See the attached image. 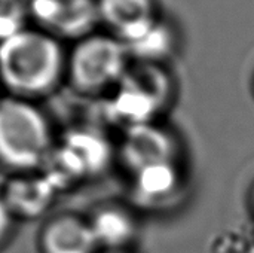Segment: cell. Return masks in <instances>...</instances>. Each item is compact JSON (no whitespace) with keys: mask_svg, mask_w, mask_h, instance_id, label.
<instances>
[{"mask_svg":"<svg viewBox=\"0 0 254 253\" xmlns=\"http://www.w3.org/2000/svg\"><path fill=\"white\" fill-rule=\"evenodd\" d=\"M67 52L63 40L25 27L0 42V85L7 95L33 101L49 95L65 81Z\"/></svg>","mask_w":254,"mask_h":253,"instance_id":"1","label":"cell"},{"mask_svg":"<svg viewBox=\"0 0 254 253\" xmlns=\"http://www.w3.org/2000/svg\"><path fill=\"white\" fill-rule=\"evenodd\" d=\"M176 97V79L165 64L132 61L119 85L106 95L104 116L122 133L164 121Z\"/></svg>","mask_w":254,"mask_h":253,"instance_id":"2","label":"cell"},{"mask_svg":"<svg viewBox=\"0 0 254 253\" xmlns=\"http://www.w3.org/2000/svg\"><path fill=\"white\" fill-rule=\"evenodd\" d=\"M45 112L33 100L0 98V164L15 173L40 170L55 148Z\"/></svg>","mask_w":254,"mask_h":253,"instance_id":"3","label":"cell"},{"mask_svg":"<svg viewBox=\"0 0 254 253\" xmlns=\"http://www.w3.org/2000/svg\"><path fill=\"white\" fill-rule=\"evenodd\" d=\"M118 163V145L97 127L77 125L55 145L40 169L58 192L104 174Z\"/></svg>","mask_w":254,"mask_h":253,"instance_id":"4","label":"cell"},{"mask_svg":"<svg viewBox=\"0 0 254 253\" xmlns=\"http://www.w3.org/2000/svg\"><path fill=\"white\" fill-rule=\"evenodd\" d=\"M131 63L122 40L107 31H95L68 49L65 81L77 94L107 95L124 79Z\"/></svg>","mask_w":254,"mask_h":253,"instance_id":"5","label":"cell"},{"mask_svg":"<svg viewBox=\"0 0 254 253\" xmlns=\"http://www.w3.org/2000/svg\"><path fill=\"white\" fill-rule=\"evenodd\" d=\"M116 145L118 163L128 176L150 166L186 161L185 142L180 133L165 119L122 131Z\"/></svg>","mask_w":254,"mask_h":253,"instance_id":"6","label":"cell"},{"mask_svg":"<svg viewBox=\"0 0 254 253\" xmlns=\"http://www.w3.org/2000/svg\"><path fill=\"white\" fill-rule=\"evenodd\" d=\"M128 179V203L137 212H170L185 200L189 189L188 161L150 166L129 174Z\"/></svg>","mask_w":254,"mask_h":253,"instance_id":"7","label":"cell"},{"mask_svg":"<svg viewBox=\"0 0 254 253\" xmlns=\"http://www.w3.org/2000/svg\"><path fill=\"white\" fill-rule=\"evenodd\" d=\"M28 19L63 42H77L98 31L97 0H27Z\"/></svg>","mask_w":254,"mask_h":253,"instance_id":"8","label":"cell"},{"mask_svg":"<svg viewBox=\"0 0 254 253\" xmlns=\"http://www.w3.org/2000/svg\"><path fill=\"white\" fill-rule=\"evenodd\" d=\"M138 215L140 212L129 203L110 201L98 206L88 216V221L100 251H134L141 230Z\"/></svg>","mask_w":254,"mask_h":253,"instance_id":"9","label":"cell"},{"mask_svg":"<svg viewBox=\"0 0 254 253\" xmlns=\"http://www.w3.org/2000/svg\"><path fill=\"white\" fill-rule=\"evenodd\" d=\"M58 191L40 171L15 173L3 188L1 197L19 219H37L57 201Z\"/></svg>","mask_w":254,"mask_h":253,"instance_id":"10","label":"cell"},{"mask_svg":"<svg viewBox=\"0 0 254 253\" xmlns=\"http://www.w3.org/2000/svg\"><path fill=\"white\" fill-rule=\"evenodd\" d=\"M100 24L124 43L159 18L156 0H97Z\"/></svg>","mask_w":254,"mask_h":253,"instance_id":"11","label":"cell"},{"mask_svg":"<svg viewBox=\"0 0 254 253\" xmlns=\"http://www.w3.org/2000/svg\"><path fill=\"white\" fill-rule=\"evenodd\" d=\"M43 253H98L100 248L88 218L63 213L52 218L42 230Z\"/></svg>","mask_w":254,"mask_h":253,"instance_id":"12","label":"cell"},{"mask_svg":"<svg viewBox=\"0 0 254 253\" xmlns=\"http://www.w3.org/2000/svg\"><path fill=\"white\" fill-rule=\"evenodd\" d=\"M124 45L135 63L165 64L177 51L179 34L171 22L159 16Z\"/></svg>","mask_w":254,"mask_h":253,"instance_id":"13","label":"cell"},{"mask_svg":"<svg viewBox=\"0 0 254 253\" xmlns=\"http://www.w3.org/2000/svg\"><path fill=\"white\" fill-rule=\"evenodd\" d=\"M27 0H0V42L28 27Z\"/></svg>","mask_w":254,"mask_h":253,"instance_id":"14","label":"cell"},{"mask_svg":"<svg viewBox=\"0 0 254 253\" xmlns=\"http://www.w3.org/2000/svg\"><path fill=\"white\" fill-rule=\"evenodd\" d=\"M13 221H15V216L0 194V246L7 240L13 227Z\"/></svg>","mask_w":254,"mask_h":253,"instance_id":"15","label":"cell"},{"mask_svg":"<svg viewBox=\"0 0 254 253\" xmlns=\"http://www.w3.org/2000/svg\"><path fill=\"white\" fill-rule=\"evenodd\" d=\"M249 201H250V204H252V210H253V213H254V185L252 186V191H250V198H249Z\"/></svg>","mask_w":254,"mask_h":253,"instance_id":"16","label":"cell"},{"mask_svg":"<svg viewBox=\"0 0 254 253\" xmlns=\"http://www.w3.org/2000/svg\"><path fill=\"white\" fill-rule=\"evenodd\" d=\"M104 253H135L134 251H128V252H104Z\"/></svg>","mask_w":254,"mask_h":253,"instance_id":"17","label":"cell"},{"mask_svg":"<svg viewBox=\"0 0 254 253\" xmlns=\"http://www.w3.org/2000/svg\"><path fill=\"white\" fill-rule=\"evenodd\" d=\"M252 89H253V94H254V76H253V88H252Z\"/></svg>","mask_w":254,"mask_h":253,"instance_id":"18","label":"cell"}]
</instances>
